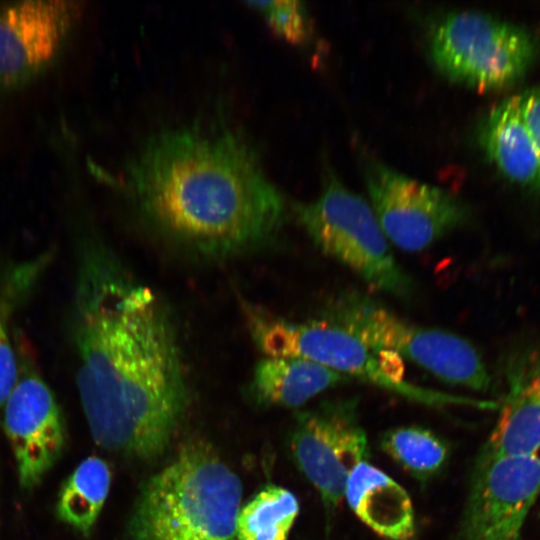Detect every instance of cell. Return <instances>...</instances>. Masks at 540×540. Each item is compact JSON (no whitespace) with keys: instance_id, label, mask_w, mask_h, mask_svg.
<instances>
[{"instance_id":"5b68a950","label":"cell","mask_w":540,"mask_h":540,"mask_svg":"<svg viewBox=\"0 0 540 540\" xmlns=\"http://www.w3.org/2000/svg\"><path fill=\"white\" fill-rule=\"evenodd\" d=\"M340 326L371 348L409 360L451 385L476 391L490 386L477 349L453 332L414 324L358 291H345L323 307L321 318Z\"/></svg>"},{"instance_id":"44dd1931","label":"cell","mask_w":540,"mask_h":540,"mask_svg":"<svg viewBox=\"0 0 540 540\" xmlns=\"http://www.w3.org/2000/svg\"><path fill=\"white\" fill-rule=\"evenodd\" d=\"M10 302L0 293V410L18 378V360L9 333Z\"/></svg>"},{"instance_id":"4fadbf2b","label":"cell","mask_w":540,"mask_h":540,"mask_svg":"<svg viewBox=\"0 0 540 540\" xmlns=\"http://www.w3.org/2000/svg\"><path fill=\"white\" fill-rule=\"evenodd\" d=\"M507 391L495 425L481 448L504 456H540V348L512 356Z\"/></svg>"},{"instance_id":"e0dca14e","label":"cell","mask_w":540,"mask_h":540,"mask_svg":"<svg viewBox=\"0 0 540 540\" xmlns=\"http://www.w3.org/2000/svg\"><path fill=\"white\" fill-rule=\"evenodd\" d=\"M111 484V470L101 458L91 456L83 460L64 481L56 504L60 521L89 536Z\"/></svg>"},{"instance_id":"52a82bcc","label":"cell","mask_w":540,"mask_h":540,"mask_svg":"<svg viewBox=\"0 0 540 540\" xmlns=\"http://www.w3.org/2000/svg\"><path fill=\"white\" fill-rule=\"evenodd\" d=\"M430 54L449 79L480 91L495 90L525 73L535 44L518 26L481 12L458 11L434 28Z\"/></svg>"},{"instance_id":"7c38bea8","label":"cell","mask_w":540,"mask_h":540,"mask_svg":"<svg viewBox=\"0 0 540 540\" xmlns=\"http://www.w3.org/2000/svg\"><path fill=\"white\" fill-rule=\"evenodd\" d=\"M3 411V428L15 457L19 484L31 491L61 457L66 431L53 391L23 359Z\"/></svg>"},{"instance_id":"8fae6325","label":"cell","mask_w":540,"mask_h":540,"mask_svg":"<svg viewBox=\"0 0 540 540\" xmlns=\"http://www.w3.org/2000/svg\"><path fill=\"white\" fill-rule=\"evenodd\" d=\"M82 11L80 1L20 0L0 4V91L21 88L63 52Z\"/></svg>"},{"instance_id":"30bf717a","label":"cell","mask_w":540,"mask_h":540,"mask_svg":"<svg viewBox=\"0 0 540 540\" xmlns=\"http://www.w3.org/2000/svg\"><path fill=\"white\" fill-rule=\"evenodd\" d=\"M366 183L383 233L403 251H423L466 220L465 206L453 195L385 165L370 166Z\"/></svg>"},{"instance_id":"7a4b0ae2","label":"cell","mask_w":540,"mask_h":540,"mask_svg":"<svg viewBox=\"0 0 540 540\" xmlns=\"http://www.w3.org/2000/svg\"><path fill=\"white\" fill-rule=\"evenodd\" d=\"M123 189L156 232L207 258L273 241L286 203L239 128L196 122L153 133L128 161Z\"/></svg>"},{"instance_id":"6da1fadb","label":"cell","mask_w":540,"mask_h":540,"mask_svg":"<svg viewBox=\"0 0 540 540\" xmlns=\"http://www.w3.org/2000/svg\"><path fill=\"white\" fill-rule=\"evenodd\" d=\"M75 226L68 336L82 408L99 446L151 459L187 403L175 326L160 296L87 225Z\"/></svg>"},{"instance_id":"3957f363","label":"cell","mask_w":540,"mask_h":540,"mask_svg":"<svg viewBox=\"0 0 540 540\" xmlns=\"http://www.w3.org/2000/svg\"><path fill=\"white\" fill-rule=\"evenodd\" d=\"M241 498L237 474L208 444L190 441L144 483L131 540H237Z\"/></svg>"},{"instance_id":"9a60e30c","label":"cell","mask_w":540,"mask_h":540,"mask_svg":"<svg viewBox=\"0 0 540 540\" xmlns=\"http://www.w3.org/2000/svg\"><path fill=\"white\" fill-rule=\"evenodd\" d=\"M488 158L510 181L540 188V155L523 121L518 96L497 104L481 129Z\"/></svg>"},{"instance_id":"d6986e66","label":"cell","mask_w":540,"mask_h":540,"mask_svg":"<svg viewBox=\"0 0 540 540\" xmlns=\"http://www.w3.org/2000/svg\"><path fill=\"white\" fill-rule=\"evenodd\" d=\"M298 513L299 503L291 491L266 487L239 510L237 540H287Z\"/></svg>"},{"instance_id":"5bb4252c","label":"cell","mask_w":540,"mask_h":540,"mask_svg":"<svg viewBox=\"0 0 540 540\" xmlns=\"http://www.w3.org/2000/svg\"><path fill=\"white\" fill-rule=\"evenodd\" d=\"M344 498L353 513L372 531L388 540H412L415 513L407 491L369 461L350 473Z\"/></svg>"},{"instance_id":"277c9868","label":"cell","mask_w":540,"mask_h":540,"mask_svg":"<svg viewBox=\"0 0 540 540\" xmlns=\"http://www.w3.org/2000/svg\"><path fill=\"white\" fill-rule=\"evenodd\" d=\"M248 314L251 335L266 357L307 359L427 406H491L487 401L413 385L404 380L399 357L371 348L326 320L291 322L261 313Z\"/></svg>"},{"instance_id":"7402d4cb","label":"cell","mask_w":540,"mask_h":540,"mask_svg":"<svg viewBox=\"0 0 540 540\" xmlns=\"http://www.w3.org/2000/svg\"><path fill=\"white\" fill-rule=\"evenodd\" d=\"M523 121L540 155V88L518 95Z\"/></svg>"},{"instance_id":"ffe728a7","label":"cell","mask_w":540,"mask_h":540,"mask_svg":"<svg viewBox=\"0 0 540 540\" xmlns=\"http://www.w3.org/2000/svg\"><path fill=\"white\" fill-rule=\"evenodd\" d=\"M272 29L292 43L303 42L308 35V24L302 2L296 0L250 1Z\"/></svg>"},{"instance_id":"2e32d148","label":"cell","mask_w":540,"mask_h":540,"mask_svg":"<svg viewBox=\"0 0 540 540\" xmlns=\"http://www.w3.org/2000/svg\"><path fill=\"white\" fill-rule=\"evenodd\" d=\"M350 380L307 359L265 357L256 364L250 386L262 404L296 408Z\"/></svg>"},{"instance_id":"ba28073f","label":"cell","mask_w":540,"mask_h":540,"mask_svg":"<svg viewBox=\"0 0 540 540\" xmlns=\"http://www.w3.org/2000/svg\"><path fill=\"white\" fill-rule=\"evenodd\" d=\"M290 451L330 517L344 497L350 473L370 458L358 400H324L299 412L290 434Z\"/></svg>"},{"instance_id":"8992f818","label":"cell","mask_w":540,"mask_h":540,"mask_svg":"<svg viewBox=\"0 0 540 540\" xmlns=\"http://www.w3.org/2000/svg\"><path fill=\"white\" fill-rule=\"evenodd\" d=\"M293 209L324 254L376 290L399 298L412 295L413 280L397 262L371 205L362 197L331 179L317 199Z\"/></svg>"},{"instance_id":"9c48e42d","label":"cell","mask_w":540,"mask_h":540,"mask_svg":"<svg viewBox=\"0 0 540 540\" xmlns=\"http://www.w3.org/2000/svg\"><path fill=\"white\" fill-rule=\"evenodd\" d=\"M540 494V456L476 458L456 540H521Z\"/></svg>"},{"instance_id":"ac0fdd59","label":"cell","mask_w":540,"mask_h":540,"mask_svg":"<svg viewBox=\"0 0 540 540\" xmlns=\"http://www.w3.org/2000/svg\"><path fill=\"white\" fill-rule=\"evenodd\" d=\"M380 446L386 455L421 483L436 477L450 457V448L445 439L417 425L399 426L386 431L380 439Z\"/></svg>"}]
</instances>
